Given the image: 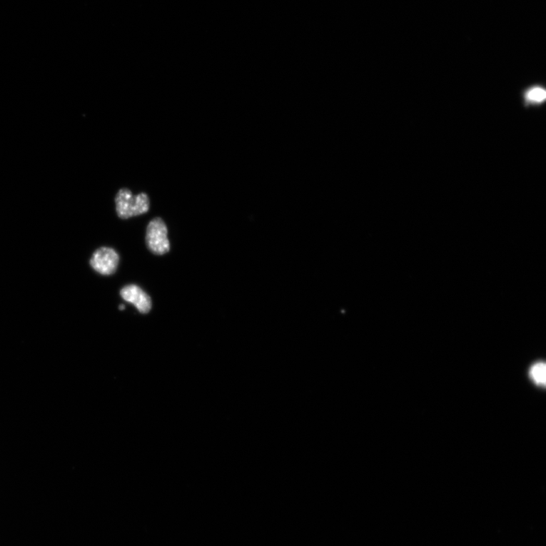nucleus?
Returning a JSON list of instances; mask_svg holds the SVG:
<instances>
[{
	"label": "nucleus",
	"instance_id": "f257e3e1",
	"mask_svg": "<svg viewBox=\"0 0 546 546\" xmlns=\"http://www.w3.org/2000/svg\"><path fill=\"white\" fill-rule=\"evenodd\" d=\"M116 213L121 220L148 213L150 199L147 193H141L135 196L128 188H121L116 197Z\"/></svg>",
	"mask_w": 546,
	"mask_h": 546
},
{
	"label": "nucleus",
	"instance_id": "f03ea898",
	"mask_svg": "<svg viewBox=\"0 0 546 546\" xmlns=\"http://www.w3.org/2000/svg\"><path fill=\"white\" fill-rule=\"evenodd\" d=\"M146 244L155 255L162 256L169 252L168 228L161 218L156 217L149 223L146 233Z\"/></svg>",
	"mask_w": 546,
	"mask_h": 546
},
{
	"label": "nucleus",
	"instance_id": "7ed1b4c3",
	"mask_svg": "<svg viewBox=\"0 0 546 546\" xmlns=\"http://www.w3.org/2000/svg\"><path fill=\"white\" fill-rule=\"evenodd\" d=\"M119 261L118 254L114 249L103 247L93 253L90 263L96 273L111 275L117 271Z\"/></svg>",
	"mask_w": 546,
	"mask_h": 546
},
{
	"label": "nucleus",
	"instance_id": "20e7f679",
	"mask_svg": "<svg viewBox=\"0 0 546 546\" xmlns=\"http://www.w3.org/2000/svg\"><path fill=\"white\" fill-rule=\"evenodd\" d=\"M120 295L131 303L142 314L148 313L152 308L151 298L137 285H128L120 290Z\"/></svg>",
	"mask_w": 546,
	"mask_h": 546
},
{
	"label": "nucleus",
	"instance_id": "39448f33",
	"mask_svg": "<svg viewBox=\"0 0 546 546\" xmlns=\"http://www.w3.org/2000/svg\"><path fill=\"white\" fill-rule=\"evenodd\" d=\"M530 378L536 384L544 386L546 384V366L544 363L539 362L530 368L529 371Z\"/></svg>",
	"mask_w": 546,
	"mask_h": 546
},
{
	"label": "nucleus",
	"instance_id": "423d86ee",
	"mask_svg": "<svg viewBox=\"0 0 546 546\" xmlns=\"http://www.w3.org/2000/svg\"><path fill=\"white\" fill-rule=\"evenodd\" d=\"M527 98L531 102L541 103L546 98V92L541 88H533L527 92Z\"/></svg>",
	"mask_w": 546,
	"mask_h": 546
},
{
	"label": "nucleus",
	"instance_id": "0eeeda50",
	"mask_svg": "<svg viewBox=\"0 0 546 546\" xmlns=\"http://www.w3.org/2000/svg\"><path fill=\"white\" fill-rule=\"evenodd\" d=\"M119 309H120L121 310H123L125 309V306H124V305H120V306H119Z\"/></svg>",
	"mask_w": 546,
	"mask_h": 546
}]
</instances>
